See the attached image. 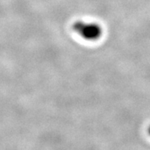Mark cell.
I'll return each instance as SVG.
<instances>
[{"label": "cell", "mask_w": 150, "mask_h": 150, "mask_svg": "<svg viewBox=\"0 0 150 150\" xmlns=\"http://www.w3.org/2000/svg\"><path fill=\"white\" fill-rule=\"evenodd\" d=\"M72 28L83 39L91 42L98 40L103 35V28L99 24L77 21L73 24Z\"/></svg>", "instance_id": "6da1fadb"}, {"label": "cell", "mask_w": 150, "mask_h": 150, "mask_svg": "<svg viewBox=\"0 0 150 150\" xmlns=\"http://www.w3.org/2000/svg\"><path fill=\"white\" fill-rule=\"evenodd\" d=\"M148 133L150 135V127L148 128Z\"/></svg>", "instance_id": "7a4b0ae2"}]
</instances>
